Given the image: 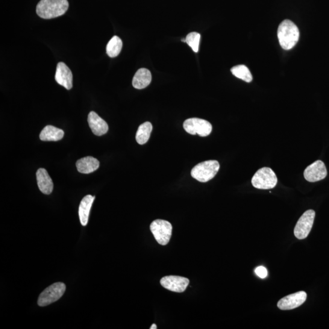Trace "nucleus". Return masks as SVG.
Instances as JSON below:
<instances>
[{"instance_id":"f8f14e48","label":"nucleus","mask_w":329,"mask_h":329,"mask_svg":"<svg viewBox=\"0 0 329 329\" xmlns=\"http://www.w3.org/2000/svg\"><path fill=\"white\" fill-rule=\"evenodd\" d=\"M55 79L59 84L64 87L66 89H72L73 87L72 73L67 65L63 62L58 64Z\"/></svg>"},{"instance_id":"6e6552de","label":"nucleus","mask_w":329,"mask_h":329,"mask_svg":"<svg viewBox=\"0 0 329 329\" xmlns=\"http://www.w3.org/2000/svg\"><path fill=\"white\" fill-rule=\"evenodd\" d=\"M315 217V211L313 210H308L299 219L294 229V234L298 239H306L313 227Z\"/></svg>"},{"instance_id":"2eb2a0df","label":"nucleus","mask_w":329,"mask_h":329,"mask_svg":"<svg viewBox=\"0 0 329 329\" xmlns=\"http://www.w3.org/2000/svg\"><path fill=\"white\" fill-rule=\"evenodd\" d=\"M95 196L89 195L82 199L79 207V216L81 225L86 226L89 221L90 211Z\"/></svg>"},{"instance_id":"7ed1b4c3","label":"nucleus","mask_w":329,"mask_h":329,"mask_svg":"<svg viewBox=\"0 0 329 329\" xmlns=\"http://www.w3.org/2000/svg\"><path fill=\"white\" fill-rule=\"evenodd\" d=\"M219 169L218 161L207 160L196 164L192 170L191 175L201 183H207L215 177Z\"/></svg>"},{"instance_id":"f3484780","label":"nucleus","mask_w":329,"mask_h":329,"mask_svg":"<svg viewBox=\"0 0 329 329\" xmlns=\"http://www.w3.org/2000/svg\"><path fill=\"white\" fill-rule=\"evenodd\" d=\"M151 73L149 70L140 69L134 76L133 86L137 89H145L151 83Z\"/></svg>"},{"instance_id":"ddd939ff","label":"nucleus","mask_w":329,"mask_h":329,"mask_svg":"<svg viewBox=\"0 0 329 329\" xmlns=\"http://www.w3.org/2000/svg\"><path fill=\"white\" fill-rule=\"evenodd\" d=\"M88 123L93 133L97 136H103L108 131L107 123L95 112L92 111L88 116Z\"/></svg>"},{"instance_id":"4468645a","label":"nucleus","mask_w":329,"mask_h":329,"mask_svg":"<svg viewBox=\"0 0 329 329\" xmlns=\"http://www.w3.org/2000/svg\"><path fill=\"white\" fill-rule=\"evenodd\" d=\"M38 187L45 195H49L53 190V183L48 172L44 169H39L36 173Z\"/></svg>"},{"instance_id":"9b49d317","label":"nucleus","mask_w":329,"mask_h":329,"mask_svg":"<svg viewBox=\"0 0 329 329\" xmlns=\"http://www.w3.org/2000/svg\"><path fill=\"white\" fill-rule=\"evenodd\" d=\"M189 280L187 278L181 276H169L161 278L160 284L161 286L173 292L183 293L186 290L189 284Z\"/></svg>"},{"instance_id":"5701e85b","label":"nucleus","mask_w":329,"mask_h":329,"mask_svg":"<svg viewBox=\"0 0 329 329\" xmlns=\"http://www.w3.org/2000/svg\"><path fill=\"white\" fill-rule=\"evenodd\" d=\"M255 272L261 279H265L268 276V271L265 267L262 266H258L255 268Z\"/></svg>"},{"instance_id":"412c9836","label":"nucleus","mask_w":329,"mask_h":329,"mask_svg":"<svg viewBox=\"0 0 329 329\" xmlns=\"http://www.w3.org/2000/svg\"><path fill=\"white\" fill-rule=\"evenodd\" d=\"M231 72L236 77L242 79L246 82L252 81V76L249 69L244 65H239L233 67Z\"/></svg>"},{"instance_id":"39448f33","label":"nucleus","mask_w":329,"mask_h":329,"mask_svg":"<svg viewBox=\"0 0 329 329\" xmlns=\"http://www.w3.org/2000/svg\"><path fill=\"white\" fill-rule=\"evenodd\" d=\"M150 229L158 244L164 246L169 243L173 229L171 223L166 220H156L151 223Z\"/></svg>"},{"instance_id":"0eeeda50","label":"nucleus","mask_w":329,"mask_h":329,"mask_svg":"<svg viewBox=\"0 0 329 329\" xmlns=\"http://www.w3.org/2000/svg\"><path fill=\"white\" fill-rule=\"evenodd\" d=\"M183 127L187 133L191 135L198 134L201 137L209 136L212 131L210 123L203 119H189L184 122Z\"/></svg>"},{"instance_id":"20e7f679","label":"nucleus","mask_w":329,"mask_h":329,"mask_svg":"<svg viewBox=\"0 0 329 329\" xmlns=\"http://www.w3.org/2000/svg\"><path fill=\"white\" fill-rule=\"evenodd\" d=\"M251 183L252 186L258 189H272L277 185L278 178L272 170L263 167L255 173Z\"/></svg>"},{"instance_id":"f03ea898","label":"nucleus","mask_w":329,"mask_h":329,"mask_svg":"<svg viewBox=\"0 0 329 329\" xmlns=\"http://www.w3.org/2000/svg\"><path fill=\"white\" fill-rule=\"evenodd\" d=\"M278 36L282 48L286 50H289L298 42L299 29L297 26L290 20H284L279 26Z\"/></svg>"},{"instance_id":"f257e3e1","label":"nucleus","mask_w":329,"mask_h":329,"mask_svg":"<svg viewBox=\"0 0 329 329\" xmlns=\"http://www.w3.org/2000/svg\"><path fill=\"white\" fill-rule=\"evenodd\" d=\"M67 0H41L36 7V13L44 19H51L63 16L68 10Z\"/></svg>"},{"instance_id":"a211bd4d","label":"nucleus","mask_w":329,"mask_h":329,"mask_svg":"<svg viewBox=\"0 0 329 329\" xmlns=\"http://www.w3.org/2000/svg\"><path fill=\"white\" fill-rule=\"evenodd\" d=\"M64 132L61 129L48 125L44 128L40 134V139L42 141H53L57 142L63 139Z\"/></svg>"},{"instance_id":"b1692460","label":"nucleus","mask_w":329,"mask_h":329,"mask_svg":"<svg viewBox=\"0 0 329 329\" xmlns=\"http://www.w3.org/2000/svg\"><path fill=\"white\" fill-rule=\"evenodd\" d=\"M156 328H157V325L155 324H152L151 327H150V329H156Z\"/></svg>"},{"instance_id":"4be33fe9","label":"nucleus","mask_w":329,"mask_h":329,"mask_svg":"<svg viewBox=\"0 0 329 329\" xmlns=\"http://www.w3.org/2000/svg\"><path fill=\"white\" fill-rule=\"evenodd\" d=\"M200 38V34L196 32H190V33L187 35L186 38V43L192 48L193 51L195 52H198L199 51Z\"/></svg>"},{"instance_id":"1a4fd4ad","label":"nucleus","mask_w":329,"mask_h":329,"mask_svg":"<svg viewBox=\"0 0 329 329\" xmlns=\"http://www.w3.org/2000/svg\"><path fill=\"white\" fill-rule=\"evenodd\" d=\"M307 297V293L303 291L291 294L279 301L278 307L282 310L295 309L303 304Z\"/></svg>"},{"instance_id":"dca6fc26","label":"nucleus","mask_w":329,"mask_h":329,"mask_svg":"<svg viewBox=\"0 0 329 329\" xmlns=\"http://www.w3.org/2000/svg\"><path fill=\"white\" fill-rule=\"evenodd\" d=\"M99 161L96 158L91 156L82 158L76 162V167L79 173L89 174L99 168Z\"/></svg>"},{"instance_id":"6ab92c4d","label":"nucleus","mask_w":329,"mask_h":329,"mask_svg":"<svg viewBox=\"0 0 329 329\" xmlns=\"http://www.w3.org/2000/svg\"><path fill=\"white\" fill-rule=\"evenodd\" d=\"M152 130V125L150 122H146L139 126L136 133V139L140 145H144L148 142Z\"/></svg>"},{"instance_id":"423d86ee","label":"nucleus","mask_w":329,"mask_h":329,"mask_svg":"<svg viewBox=\"0 0 329 329\" xmlns=\"http://www.w3.org/2000/svg\"><path fill=\"white\" fill-rule=\"evenodd\" d=\"M66 290V285L63 283L51 285L40 294L38 299V305L40 307H44L53 303L63 296Z\"/></svg>"},{"instance_id":"9d476101","label":"nucleus","mask_w":329,"mask_h":329,"mask_svg":"<svg viewBox=\"0 0 329 329\" xmlns=\"http://www.w3.org/2000/svg\"><path fill=\"white\" fill-rule=\"evenodd\" d=\"M327 175V169L324 162L321 160H317L310 164L305 170L304 178L310 183H315L324 179Z\"/></svg>"},{"instance_id":"aec40b11","label":"nucleus","mask_w":329,"mask_h":329,"mask_svg":"<svg viewBox=\"0 0 329 329\" xmlns=\"http://www.w3.org/2000/svg\"><path fill=\"white\" fill-rule=\"evenodd\" d=\"M122 40L118 36H115L109 40L106 46V52L110 58H116L122 51Z\"/></svg>"}]
</instances>
